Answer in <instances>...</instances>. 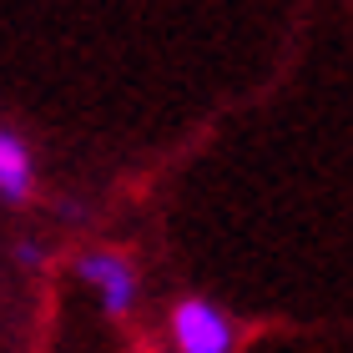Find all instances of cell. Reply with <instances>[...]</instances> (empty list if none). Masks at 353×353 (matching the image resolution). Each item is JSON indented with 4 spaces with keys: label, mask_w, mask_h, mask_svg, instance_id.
<instances>
[{
    "label": "cell",
    "mask_w": 353,
    "mask_h": 353,
    "mask_svg": "<svg viewBox=\"0 0 353 353\" xmlns=\"http://www.w3.org/2000/svg\"><path fill=\"white\" fill-rule=\"evenodd\" d=\"M81 278L91 288H101V303H106V313H126L132 308V293H137V278H132V268H126L117 252H91V258H81Z\"/></svg>",
    "instance_id": "2"
},
{
    "label": "cell",
    "mask_w": 353,
    "mask_h": 353,
    "mask_svg": "<svg viewBox=\"0 0 353 353\" xmlns=\"http://www.w3.org/2000/svg\"><path fill=\"white\" fill-rule=\"evenodd\" d=\"M172 339H176L182 353H232L237 333H232V323L212 308V303L187 298L182 308L172 313Z\"/></svg>",
    "instance_id": "1"
},
{
    "label": "cell",
    "mask_w": 353,
    "mask_h": 353,
    "mask_svg": "<svg viewBox=\"0 0 353 353\" xmlns=\"http://www.w3.org/2000/svg\"><path fill=\"white\" fill-rule=\"evenodd\" d=\"M0 192L15 202L30 192V157L21 147V137H10V132H0Z\"/></svg>",
    "instance_id": "3"
}]
</instances>
